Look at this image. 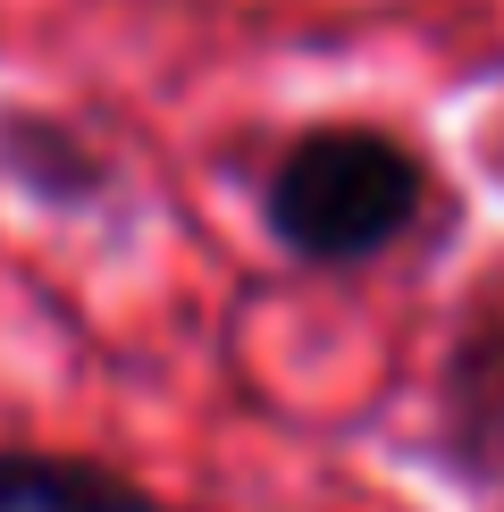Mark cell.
<instances>
[{
	"label": "cell",
	"instance_id": "obj_1",
	"mask_svg": "<svg viewBox=\"0 0 504 512\" xmlns=\"http://www.w3.org/2000/svg\"><path fill=\"white\" fill-rule=\"evenodd\" d=\"M429 210V168L387 126H311L261 185V219L303 269H362L395 252Z\"/></svg>",
	"mask_w": 504,
	"mask_h": 512
},
{
	"label": "cell",
	"instance_id": "obj_2",
	"mask_svg": "<svg viewBox=\"0 0 504 512\" xmlns=\"http://www.w3.org/2000/svg\"><path fill=\"white\" fill-rule=\"evenodd\" d=\"M437 462L462 487H504V319L454 336L437 378Z\"/></svg>",
	"mask_w": 504,
	"mask_h": 512
},
{
	"label": "cell",
	"instance_id": "obj_3",
	"mask_svg": "<svg viewBox=\"0 0 504 512\" xmlns=\"http://www.w3.org/2000/svg\"><path fill=\"white\" fill-rule=\"evenodd\" d=\"M0 185H17L34 210H93L110 194V160H101L68 118L0 110Z\"/></svg>",
	"mask_w": 504,
	"mask_h": 512
},
{
	"label": "cell",
	"instance_id": "obj_4",
	"mask_svg": "<svg viewBox=\"0 0 504 512\" xmlns=\"http://www.w3.org/2000/svg\"><path fill=\"white\" fill-rule=\"evenodd\" d=\"M0 512H168L143 479L93 454H42V445H0Z\"/></svg>",
	"mask_w": 504,
	"mask_h": 512
}]
</instances>
